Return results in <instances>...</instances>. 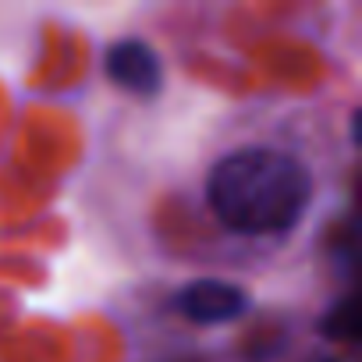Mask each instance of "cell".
Wrapping results in <instances>:
<instances>
[{
  "label": "cell",
  "instance_id": "2",
  "mask_svg": "<svg viewBox=\"0 0 362 362\" xmlns=\"http://www.w3.org/2000/svg\"><path fill=\"white\" fill-rule=\"evenodd\" d=\"M177 313L192 320V323H203V327H214V323H231L238 320L245 309H249V295L231 284V281H214V277H203V281H192L177 291L174 298Z\"/></svg>",
  "mask_w": 362,
  "mask_h": 362
},
{
  "label": "cell",
  "instance_id": "3",
  "mask_svg": "<svg viewBox=\"0 0 362 362\" xmlns=\"http://www.w3.org/2000/svg\"><path fill=\"white\" fill-rule=\"evenodd\" d=\"M103 71L110 75L114 86H121L124 93H135V96H156L160 86H163L160 57L142 40H121V43H114L107 50V57H103Z\"/></svg>",
  "mask_w": 362,
  "mask_h": 362
},
{
  "label": "cell",
  "instance_id": "5",
  "mask_svg": "<svg viewBox=\"0 0 362 362\" xmlns=\"http://www.w3.org/2000/svg\"><path fill=\"white\" fill-rule=\"evenodd\" d=\"M323 362H337V358H323Z\"/></svg>",
  "mask_w": 362,
  "mask_h": 362
},
{
  "label": "cell",
  "instance_id": "1",
  "mask_svg": "<svg viewBox=\"0 0 362 362\" xmlns=\"http://www.w3.org/2000/svg\"><path fill=\"white\" fill-rule=\"evenodd\" d=\"M309 199V170L277 149H235L206 177V203L235 235H284L302 221Z\"/></svg>",
  "mask_w": 362,
  "mask_h": 362
},
{
  "label": "cell",
  "instance_id": "4",
  "mask_svg": "<svg viewBox=\"0 0 362 362\" xmlns=\"http://www.w3.org/2000/svg\"><path fill=\"white\" fill-rule=\"evenodd\" d=\"M323 334H327V337H334V341H355V334H358L355 295L341 298V302L327 313V320H323Z\"/></svg>",
  "mask_w": 362,
  "mask_h": 362
}]
</instances>
